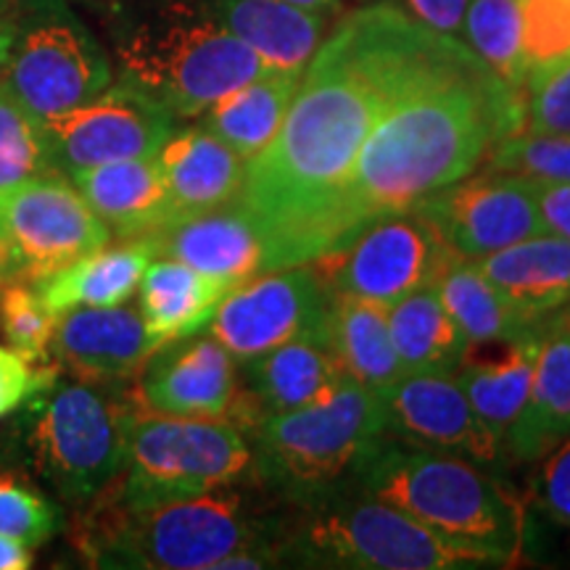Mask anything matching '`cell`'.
Returning <instances> with one entry per match:
<instances>
[{"mask_svg": "<svg viewBox=\"0 0 570 570\" xmlns=\"http://www.w3.org/2000/svg\"><path fill=\"white\" fill-rule=\"evenodd\" d=\"M156 248L151 238H127L122 246L106 244L85 254L59 273L35 285L53 315L77 306H117L138 294L140 277L151 265Z\"/></svg>", "mask_w": 570, "mask_h": 570, "instance_id": "4316f807", "label": "cell"}, {"mask_svg": "<svg viewBox=\"0 0 570 570\" xmlns=\"http://www.w3.org/2000/svg\"><path fill=\"white\" fill-rule=\"evenodd\" d=\"M175 219L219 209L238 198L246 159L206 127H185L164 140L156 151Z\"/></svg>", "mask_w": 570, "mask_h": 570, "instance_id": "7402d4cb", "label": "cell"}, {"mask_svg": "<svg viewBox=\"0 0 570 570\" xmlns=\"http://www.w3.org/2000/svg\"><path fill=\"white\" fill-rule=\"evenodd\" d=\"M32 547L0 533V570H27L32 568Z\"/></svg>", "mask_w": 570, "mask_h": 570, "instance_id": "ee69618b", "label": "cell"}, {"mask_svg": "<svg viewBox=\"0 0 570 570\" xmlns=\"http://www.w3.org/2000/svg\"><path fill=\"white\" fill-rule=\"evenodd\" d=\"M523 92L462 46L399 96L362 142L315 233L312 262L346 246L362 227L407 212L473 173L523 130Z\"/></svg>", "mask_w": 570, "mask_h": 570, "instance_id": "7a4b0ae2", "label": "cell"}, {"mask_svg": "<svg viewBox=\"0 0 570 570\" xmlns=\"http://www.w3.org/2000/svg\"><path fill=\"white\" fill-rule=\"evenodd\" d=\"M56 320L42 302L38 288L30 283H6L0 288V327L11 348L30 360L32 365L51 354V341L56 331Z\"/></svg>", "mask_w": 570, "mask_h": 570, "instance_id": "8d00e7d4", "label": "cell"}, {"mask_svg": "<svg viewBox=\"0 0 570 570\" xmlns=\"http://www.w3.org/2000/svg\"><path fill=\"white\" fill-rule=\"evenodd\" d=\"M0 82L40 122L92 101L114 82L101 42L61 0H32Z\"/></svg>", "mask_w": 570, "mask_h": 570, "instance_id": "9c48e42d", "label": "cell"}, {"mask_svg": "<svg viewBox=\"0 0 570 570\" xmlns=\"http://www.w3.org/2000/svg\"><path fill=\"white\" fill-rule=\"evenodd\" d=\"M356 475L370 497L394 504L454 544L487 554L494 566L520 554L523 508L479 462L383 439Z\"/></svg>", "mask_w": 570, "mask_h": 570, "instance_id": "3957f363", "label": "cell"}, {"mask_svg": "<svg viewBox=\"0 0 570 570\" xmlns=\"http://www.w3.org/2000/svg\"><path fill=\"white\" fill-rule=\"evenodd\" d=\"M525 90L570 63V0H520Z\"/></svg>", "mask_w": 570, "mask_h": 570, "instance_id": "836d02e7", "label": "cell"}, {"mask_svg": "<svg viewBox=\"0 0 570 570\" xmlns=\"http://www.w3.org/2000/svg\"><path fill=\"white\" fill-rule=\"evenodd\" d=\"M156 256H173L227 288L267 273V246L259 227L238 202L219 209L175 219L146 235Z\"/></svg>", "mask_w": 570, "mask_h": 570, "instance_id": "d6986e66", "label": "cell"}, {"mask_svg": "<svg viewBox=\"0 0 570 570\" xmlns=\"http://www.w3.org/2000/svg\"><path fill=\"white\" fill-rule=\"evenodd\" d=\"M6 283H11V256H9V244H6V235L0 230V288Z\"/></svg>", "mask_w": 570, "mask_h": 570, "instance_id": "7dc6e473", "label": "cell"}, {"mask_svg": "<svg viewBox=\"0 0 570 570\" xmlns=\"http://www.w3.org/2000/svg\"><path fill=\"white\" fill-rule=\"evenodd\" d=\"M389 306L356 296H331L325 346L341 370L383 396L404 375L389 331Z\"/></svg>", "mask_w": 570, "mask_h": 570, "instance_id": "f1b7e54d", "label": "cell"}, {"mask_svg": "<svg viewBox=\"0 0 570 570\" xmlns=\"http://www.w3.org/2000/svg\"><path fill=\"white\" fill-rule=\"evenodd\" d=\"M468 48L502 82L523 92L525 71L520 51V0H470L462 19Z\"/></svg>", "mask_w": 570, "mask_h": 570, "instance_id": "d6a6232c", "label": "cell"}, {"mask_svg": "<svg viewBox=\"0 0 570 570\" xmlns=\"http://www.w3.org/2000/svg\"><path fill=\"white\" fill-rule=\"evenodd\" d=\"M177 119L130 82L109 85L101 96L42 122L48 159L63 175L98 164L154 156L175 132Z\"/></svg>", "mask_w": 570, "mask_h": 570, "instance_id": "5bb4252c", "label": "cell"}, {"mask_svg": "<svg viewBox=\"0 0 570 570\" xmlns=\"http://www.w3.org/2000/svg\"><path fill=\"white\" fill-rule=\"evenodd\" d=\"M161 346L132 306H77L56 320L51 354L85 383H114L138 375Z\"/></svg>", "mask_w": 570, "mask_h": 570, "instance_id": "ac0fdd59", "label": "cell"}, {"mask_svg": "<svg viewBox=\"0 0 570 570\" xmlns=\"http://www.w3.org/2000/svg\"><path fill=\"white\" fill-rule=\"evenodd\" d=\"M544 323L515 338L468 346L460 367L454 370V377L473 404L475 415L499 444H504V436L531 391Z\"/></svg>", "mask_w": 570, "mask_h": 570, "instance_id": "603a6c76", "label": "cell"}, {"mask_svg": "<svg viewBox=\"0 0 570 570\" xmlns=\"http://www.w3.org/2000/svg\"><path fill=\"white\" fill-rule=\"evenodd\" d=\"M389 431H396L412 444L460 452L479 465H494L502 458V444L491 436L475 415L473 404L454 375L407 373L383 394Z\"/></svg>", "mask_w": 570, "mask_h": 570, "instance_id": "e0dca14e", "label": "cell"}, {"mask_svg": "<svg viewBox=\"0 0 570 570\" xmlns=\"http://www.w3.org/2000/svg\"><path fill=\"white\" fill-rule=\"evenodd\" d=\"M254 431L269 479L294 491H323L373 454L386 439L389 415L383 396L344 375L317 402L262 417Z\"/></svg>", "mask_w": 570, "mask_h": 570, "instance_id": "ba28073f", "label": "cell"}, {"mask_svg": "<svg viewBox=\"0 0 570 570\" xmlns=\"http://www.w3.org/2000/svg\"><path fill=\"white\" fill-rule=\"evenodd\" d=\"M117 59L122 80L175 119L202 117L225 92L275 71L204 0H169L142 13L119 35Z\"/></svg>", "mask_w": 570, "mask_h": 570, "instance_id": "277c9868", "label": "cell"}, {"mask_svg": "<svg viewBox=\"0 0 570 570\" xmlns=\"http://www.w3.org/2000/svg\"><path fill=\"white\" fill-rule=\"evenodd\" d=\"M433 288H436L449 315L454 317V323L465 333L468 346L508 341L537 327L518 309H512L508 298L499 294L489 283V277L481 273L475 259L458 256Z\"/></svg>", "mask_w": 570, "mask_h": 570, "instance_id": "1f68e13d", "label": "cell"}, {"mask_svg": "<svg viewBox=\"0 0 570 570\" xmlns=\"http://www.w3.org/2000/svg\"><path fill=\"white\" fill-rule=\"evenodd\" d=\"M59 529L61 512L51 499L13 479H0V533L24 541L35 550Z\"/></svg>", "mask_w": 570, "mask_h": 570, "instance_id": "74e56055", "label": "cell"}, {"mask_svg": "<svg viewBox=\"0 0 570 570\" xmlns=\"http://www.w3.org/2000/svg\"><path fill=\"white\" fill-rule=\"evenodd\" d=\"M417 209L439 227L449 248L465 259H483L547 233L533 183L491 169L423 198Z\"/></svg>", "mask_w": 570, "mask_h": 570, "instance_id": "9a60e30c", "label": "cell"}, {"mask_svg": "<svg viewBox=\"0 0 570 570\" xmlns=\"http://www.w3.org/2000/svg\"><path fill=\"white\" fill-rule=\"evenodd\" d=\"M537 497L541 508L570 529V436L547 458L539 475Z\"/></svg>", "mask_w": 570, "mask_h": 570, "instance_id": "60d3db41", "label": "cell"}, {"mask_svg": "<svg viewBox=\"0 0 570 570\" xmlns=\"http://www.w3.org/2000/svg\"><path fill=\"white\" fill-rule=\"evenodd\" d=\"M346 373L323 341L298 338L246 362V394L235 396L227 420L244 431L262 417L298 410L325 396Z\"/></svg>", "mask_w": 570, "mask_h": 570, "instance_id": "ffe728a7", "label": "cell"}, {"mask_svg": "<svg viewBox=\"0 0 570 570\" xmlns=\"http://www.w3.org/2000/svg\"><path fill=\"white\" fill-rule=\"evenodd\" d=\"M42 386V377L30 360L17 348L0 346V420L13 415L27 404L35 391Z\"/></svg>", "mask_w": 570, "mask_h": 570, "instance_id": "ab89813d", "label": "cell"}, {"mask_svg": "<svg viewBox=\"0 0 570 570\" xmlns=\"http://www.w3.org/2000/svg\"><path fill=\"white\" fill-rule=\"evenodd\" d=\"M0 230L11 256V283L38 285L111 240L77 185L59 169L0 190Z\"/></svg>", "mask_w": 570, "mask_h": 570, "instance_id": "7c38bea8", "label": "cell"}, {"mask_svg": "<svg viewBox=\"0 0 570 570\" xmlns=\"http://www.w3.org/2000/svg\"><path fill=\"white\" fill-rule=\"evenodd\" d=\"M570 436V315L541 327L537 365L523 410L504 436V454L518 462L547 458Z\"/></svg>", "mask_w": 570, "mask_h": 570, "instance_id": "44dd1931", "label": "cell"}, {"mask_svg": "<svg viewBox=\"0 0 570 570\" xmlns=\"http://www.w3.org/2000/svg\"><path fill=\"white\" fill-rule=\"evenodd\" d=\"M214 17L275 71L302 75L323 40V13L285 0H204Z\"/></svg>", "mask_w": 570, "mask_h": 570, "instance_id": "484cf974", "label": "cell"}, {"mask_svg": "<svg viewBox=\"0 0 570 570\" xmlns=\"http://www.w3.org/2000/svg\"><path fill=\"white\" fill-rule=\"evenodd\" d=\"M523 130L570 135V63L529 90Z\"/></svg>", "mask_w": 570, "mask_h": 570, "instance_id": "f35d334b", "label": "cell"}, {"mask_svg": "<svg viewBox=\"0 0 570 570\" xmlns=\"http://www.w3.org/2000/svg\"><path fill=\"white\" fill-rule=\"evenodd\" d=\"M77 544L96 568L217 570L233 552L262 539L244 502L217 489L135 510L104 499Z\"/></svg>", "mask_w": 570, "mask_h": 570, "instance_id": "5b68a950", "label": "cell"}, {"mask_svg": "<svg viewBox=\"0 0 570 570\" xmlns=\"http://www.w3.org/2000/svg\"><path fill=\"white\" fill-rule=\"evenodd\" d=\"M130 407L85 381L42 383L27 399V465L67 504L96 502L125 470Z\"/></svg>", "mask_w": 570, "mask_h": 570, "instance_id": "8992f818", "label": "cell"}, {"mask_svg": "<svg viewBox=\"0 0 570 570\" xmlns=\"http://www.w3.org/2000/svg\"><path fill=\"white\" fill-rule=\"evenodd\" d=\"M51 169L42 122L0 82V190Z\"/></svg>", "mask_w": 570, "mask_h": 570, "instance_id": "e575fe53", "label": "cell"}, {"mask_svg": "<svg viewBox=\"0 0 570 570\" xmlns=\"http://www.w3.org/2000/svg\"><path fill=\"white\" fill-rule=\"evenodd\" d=\"M544 230L570 240V183H533Z\"/></svg>", "mask_w": 570, "mask_h": 570, "instance_id": "b9f144b4", "label": "cell"}, {"mask_svg": "<svg viewBox=\"0 0 570 570\" xmlns=\"http://www.w3.org/2000/svg\"><path fill=\"white\" fill-rule=\"evenodd\" d=\"M331 296L312 265L267 269L227 291L206 333L240 362L298 338L325 344Z\"/></svg>", "mask_w": 570, "mask_h": 570, "instance_id": "4fadbf2b", "label": "cell"}, {"mask_svg": "<svg viewBox=\"0 0 570 570\" xmlns=\"http://www.w3.org/2000/svg\"><path fill=\"white\" fill-rule=\"evenodd\" d=\"M13 35H17V24L13 21L0 19V77H3L6 61H9L11 46H13Z\"/></svg>", "mask_w": 570, "mask_h": 570, "instance_id": "f6af8a7d", "label": "cell"}, {"mask_svg": "<svg viewBox=\"0 0 570 570\" xmlns=\"http://www.w3.org/2000/svg\"><path fill=\"white\" fill-rule=\"evenodd\" d=\"M111 235L142 238L173 223L167 185L154 156H132L69 175Z\"/></svg>", "mask_w": 570, "mask_h": 570, "instance_id": "cb8c5ba5", "label": "cell"}, {"mask_svg": "<svg viewBox=\"0 0 570 570\" xmlns=\"http://www.w3.org/2000/svg\"><path fill=\"white\" fill-rule=\"evenodd\" d=\"M460 48L458 38L396 6L352 13L317 48L281 130L246 161L235 198L265 238L267 269L309 265L320 219L370 130L399 96Z\"/></svg>", "mask_w": 570, "mask_h": 570, "instance_id": "6da1fadb", "label": "cell"}, {"mask_svg": "<svg viewBox=\"0 0 570 570\" xmlns=\"http://www.w3.org/2000/svg\"><path fill=\"white\" fill-rule=\"evenodd\" d=\"M439 227L417 206L386 214L336 252L309 262L331 294L391 306L415 291L436 285L458 259Z\"/></svg>", "mask_w": 570, "mask_h": 570, "instance_id": "8fae6325", "label": "cell"}, {"mask_svg": "<svg viewBox=\"0 0 570 570\" xmlns=\"http://www.w3.org/2000/svg\"><path fill=\"white\" fill-rule=\"evenodd\" d=\"M254 465L246 433L227 417H175L130 407L119 479L104 491L119 508L230 489Z\"/></svg>", "mask_w": 570, "mask_h": 570, "instance_id": "52a82bcc", "label": "cell"}, {"mask_svg": "<svg viewBox=\"0 0 570 570\" xmlns=\"http://www.w3.org/2000/svg\"><path fill=\"white\" fill-rule=\"evenodd\" d=\"M412 17L431 30L458 38L470 0H404Z\"/></svg>", "mask_w": 570, "mask_h": 570, "instance_id": "7bdbcfd3", "label": "cell"}, {"mask_svg": "<svg viewBox=\"0 0 570 570\" xmlns=\"http://www.w3.org/2000/svg\"><path fill=\"white\" fill-rule=\"evenodd\" d=\"M298 80L296 71H267L206 106L202 127L248 161L281 130Z\"/></svg>", "mask_w": 570, "mask_h": 570, "instance_id": "f546056e", "label": "cell"}, {"mask_svg": "<svg viewBox=\"0 0 570 570\" xmlns=\"http://www.w3.org/2000/svg\"><path fill=\"white\" fill-rule=\"evenodd\" d=\"M304 560L325 568L446 570L494 566L487 554L454 544L394 504L370 497L320 510L296 539Z\"/></svg>", "mask_w": 570, "mask_h": 570, "instance_id": "30bf717a", "label": "cell"}, {"mask_svg": "<svg viewBox=\"0 0 570 570\" xmlns=\"http://www.w3.org/2000/svg\"><path fill=\"white\" fill-rule=\"evenodd\" d=\"M227 291L180 259L154 256L138 285V312L161 344H173L204 331Z\"/></svg>", "mask_w": 570, "mask_h": 570, "instance_id": "83f0119b", "label": "cell"}, {"mask_svg": "<svg viewBox=\"0 0 570 570\" xmlns=\"http://www.w3.org/2000/svg\"><path fill=\"white\" fill-rule=\"evenodd\" d=\"M389 331L399 365L407 373L454 375L468 352V338L441 304L436 288H423L389 306Z\"/></svg>", "mask_w": 570, "mask_h": 570, "instance_id": "4dcf8cb0", "label": "cell"}, {"mask_svg": "<svg viewBox=\"0 0 570 570\" xmlns=\"http://www.w3.org/2000/svg\"><path fill=\"white\" fill-rule=\"evenodd\" d=\"M285 3H294L298 9L315 11V13H333L338 9V0H285Z\"/></svg>", "mask_w": 570, "mask_h": 570, "instance_id": "bcb514c9", "label": "cell"}, {"mask_svg": "<svg viewBox=\"0 0 570 570\" xmlns=\"http://www.w3.org/2000/svg\"><path fill=\"white\" fill-rule=\"evenodd\" d=\"M238 381L235 360L217 338L188 336L164 344L138 373L132 407L154 415L227 417Z\"/></svg>", "mask_w": 570, "mask_h": 570, "instance_id": "2e32d148", "label": "cell"}, {"mask_svg": "<svg viewBox=\"0 0 570 570\" xmlns=\"http://www.w3.org/2000/svg\"><path fill=\"white\" fill-rule=\"evenodd\" d=\"M489 283L529 323L539 325L570 304V240L552 233L475 259Z\"/></svg>", "mask_w": 570, "mask_h": 570, "instance_id": "d4e9b609", "label": "cell"}, {"mask_svg": "<svg viewBox=\"0 0 570 570\" xmlns=\"http://www.w3.org/2000/svg\"><path fill=\"white\" fill-rule=\"evenodd\" d=\"M489 169L531 183H570V135L520 130L491 151Z\"/></svg>", "mask_w": 570, "mask_h": 570, "instance_id": "d590c367", "label": "cell"}]
</instances>
